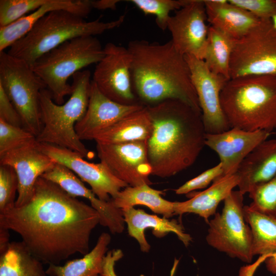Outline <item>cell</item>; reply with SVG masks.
Instances as JSON below:
<instances>
[{
	"mask_svg": "<svg viewBox=\"0 0 276 276\" xmlns=\"http://www.w3.org/2000/svg\"><path fill=\"white\" fill-rule=\"evenodd\" d=\"M42 263L22 241L10 242L0 251V276H47Z\"/></svg>",
	"mask_w": 276,
	"mask_h": 276,
	"instance_id": "cell-29",
	"label": "cell"
},
{
	"mask_svg": "<svg viewBox=\"0 0 276 276\" xmlns=\"http://www.w3.org/2000/svg\"><path fill=\"white\" fill-rule=\"evenodd\" d=\"M100 162L116 177L134 187L152 184L149 176L152 168L149 163L146 141L116 144L97 143Z\"/></svg>",
	"mask_w": 276,
	"mask_h": 276,
	"instance_id": "cell-14",
	"label": "cell"
},
{
	"mask_svg": "<svg viewBox=\"0 0 276 276\" xmlns=\"http://www.w3.org/2000/svg\"><path fill=\"white\" fill-rule=\"evenodd\" d=\"M210 26L237 40L261 20L228 0H203Z\"/></svg>",
	"mask_w": 276,
	"mask_h": 276,
	"instance_id": "cell-23",
	"label": "cell"
},
{
	"mask_svg": "<svg viewBox=\"0 0 276 276\" xmlns=\"http://www.w3.org/2000/svg\"><path fill=\"white\" fill-rule=\"evenodd\" d=\"M270 134L265 130L231 128L221 133H206L205 145L218 154L222 166V177L235 174L244 158Z\"/></svg>",
	"mask_w": 276,
	"mask_h": 276,
	"instance_id": "cell-17",
	"label": "cell"
},
{
	"mask_svg": "<svg viewBox=\"0 0 276 276\" xmlns=\"http://www.w3.org/2000/svg\"><path fill=\"white\" fill-rule=\"evenodd\" d=\"M267 269L276 274V252L268 257L265 261Z\"/></svg>",
	"mask_w": 276,
	"mask_h": 276,
	"instance_id": "cell-41",
	"label": "cell"
},
{
	"mask_svg": "<svg viewBox=\"0 0 276 276\" xmlns=\"http://www.w3.org/2000/svg\"><path fill=\"white\" fill-rule=\"evenodd\" d=\"M273 26L276 29V14L271 19Z\"/></svg>",
	"mask_w": 276,
	"mask_h": 276,
	"instance_id": "cell-42",
	"label": "cell"
},
{
	"mask_svg": "<svg viewBox=\"0 0 276 276\" xmlns=\"http://www.w3.org/2000/svg\"><path fill=\"white\" fill-rule=\"evenodd\" d=\"M260 75L276 77V29L271 20H261L235 40L231 56L230 79Z\"/></svg>",
	"mask_w": 276,
	"mask_h": 276,
	"instance_id": "cell-10",
	"label": "cell"
},
{
	"mask_svg": "<svg viewBox=\"0 0 276 276\" xmlns=\"http://www.w3.org/2000/svg\"><path fill=\"white\" fill-rule=\"evenodd\" d=\"M0 119L11 125L23 127L22 122L19 113L1 85Z\"/></svg>",
	"mask_w": 276,
	"mask_h": 276,
	"instance_id": "cell-38",
	"label": "cell"
},
{
	"mask_svg": "<svg viewBox=\"0 0 276 276\" xmlns=\"http://www.w3.org/2000/svg\"><path fill=\"white\" fill-rule=\"evenodd\" d=\"M203 0H188L171 16L167 29L175 49L181 55L203 60L209 27Z\"/></svg>",
	"mask_w": 276,
	"mask_h": 276,
	"instance_id": "cell-15",
	"label": "cell"
},
{
	"mask_svg": "<svg viewBox=\"0 0 276 276\" xmlns=\"http://www.w3.org/2000/svg\"><path fill=\"white\" fill-rule=\"evenodd\" d=\"M99 223L91 206L41 177L28 203L0 213V227L18 234L34 256L49 264L88 253L91 233Z\"/></svg>",
	"mask_w": 276,
	"mask_h": 276,
	"instance_id": "cell-1",
	"label": "cell"
},
{
	"mask_svg": "<svg viewBox=\"0 0 276 276\" xmlns=\"http://www.w3.org/2000/svg\"><path fill=\"white\" fill-rule=\"evenodd\" d=\"M222 164L219 162L214 167L207 169L196 177L187 181L175 190L176 194L182 195L206 188L211 182L221 178L223 175Z\"/></svg>",
	"mask_w": 276,
	"mask_h": 276,
	"instance_id": "cell-36",
	"label": "cell"
},
{
	"mask_svg": "<svg viewBox=\"0 0 276 276\" xmlns=\"http://www.w3.org/2000/svg\"><path fill=\"white\" fill-rule=\"evenodd\" d=\"M189 65L205 130L221 133L230 129L220 102L221 91L229 80L211 72L204 61L192 55L184 56Z\"/></svg>",
	"mask_w": 276,
	"mask_h": 276,
	"instance_id": "cell-12",
	"label": "cell"
},
{
	"mask_svg": "<svg viewBox=\"0 0 276 276\" xmlns=\"http://www.w3.org/2000/svg\"><path fill=\"white\" fill-rule=\"evenodd\" d=\"M145 106L141 103L124 105L114 102L102 93L91 80L87 108L75 125L76 133L81 141L94 140L120 119Z\"/></svg>",
	"mask_w": 276,
	"mask_h": 276,
	"instance_id": "cell-18",
	"label": "cell"
},
{
	"mask_svg": "<svg viewBox=\"0 0 276 276\" xmlns=\"http://www.w3.org/2000/svg\"><path fill=\"white\" fill-rule=\"evenodd\" d=\"M41 177L56 183L73 197L88 199L91 206L99 214V224L108 227L111 233L120 234L124 231L125 222L122 210L113 205L111 199L108 201L100 199L73 172L64 165L56 163Z\"/></svg>",
	"mask_w": 276,
	"mask_h": 276,
	"instance_id": "cell-19",
	"label": "cell"
},
{
	"mask_svg": "<svg viewBox=\"0 0 276 276\" xmlns=\"http://www.w3.org/2000/svg\"><path fill=\"white\" fill-rule=\"evenodd\" d=\"M125 19L123 14L108 22L100 18L87 21L67 11H53L39 19L7 52L31 66L38 58L64 42L79 37L100 35L120 26Z\"/></svg>",
	"mask_w": 276,
	"mask_h": 276,
	"instance_id": "cell-5",
	"label": "cell"
},
{
	"mask_svg": "<svg viewBox=\"0 0 276 276\" xmlns=\"http://www.w3.org/2000/svg\"><path fill=\"white\" fill-rule=\"evenodd\" d=\"M36 140V137L23 127L15 126L0 119V156Z\"/></svg>",
	"mask_w": 276,
	"mask_h": 276,
	"instance_id": "cell-33",
	"label": "cell"
},
{
	"mask_svg": "<svg viewBox=\"0 0 276 276\" xmlns=\"http://www.w3.org/2000/svg\"><path fill=\"white\" fill-rule=\"evenodd\" d=\"M72 77V94L62 104L54 102L47 88L40 91L39 104L42 127L36 140L39 143L69 149L87 158L90 152L78 137L75 127L87 108L91 73L88 70L80 71Z\"/></svg>",
	"mask_w": 276,
	"mask_h": 276,
	"instance_id": "cell-6",
	"label": "cell"
},
{
	"mask_svg": "<svg viewBox=\"0 0 276 276\" xmlns=\"http://www.w3.org/2000/svg\"><path fill=\"white\" fill-rule=\"evenodd\" d=\"M18 180L14 169L8 165L0 166V213L15 206Z\"/></svg>",
	"mask_w": 276,
	"mask_h": 276,
	"instance_id": "cell-35",
	"label": "cell"
},
{
	"mask_svg": "<svg viewBox=\"0 0 276 276\" xmlns=\"http://www.w3.org/2000/svg\"><path fill=\"white\" fill-rule=\"evenodd\" d=\"M146 106L152 125L147 141L151 175L168 177L191 167L205 146L201 112L175 99Z\"/></svg>",
	"mask_w": 276,
	"mask_h": 276,
	"instance_id": "cell-2",
	"label": "cell"
},
{
	"mask_svg": "<svg viewBox=\"0 0 276 276\" xmlns=\"http://www.w3.org/2000/svg\"><path fill=\"white\" fill-rule=\"evenodd\" d=\"M92 9L89 0H49L30 14L0 28V52L5 51L26 35L39 19L51 11L63 10L84 18Z\"/></svg>",
	"mask_w": 276,
	"mask_h": 276,
	"instance_id": "cell-21",
	"label": "cell"
},
{
	"mask_svg": "<svg viewBox=\"0 0 276 276\" xmlns=\"http://www.w3.org/2000/svg\"><path fill=\"white\" fill-rule=\"evenodd\" d=\"M152 125L147 107L130 113L98 134L96 143L116 144L147 141Z\"/></svg>",
	"mask_w": 276,
	"mask_h": 276,
	"instance_id": "cell-25",
	"label": "cell"
},
{
	"mask_svg": "<svg viewBox=\"0 0 276 276\" xmlns=\"http://www.w3.org/2000/svg\"><path fill=\"white\" fill-rule=\"evenodd\" d=\"M104 55V47L95 36H87L67 41L38 58L31 66L43 81L54 102L64 103L72 94L69 78L81 69L98 63Z\"/></svg>",
	"mask_w": 276,
	"mask_h": 276,
	"instance_id": "cell-7",
	"label": "cell"
},
{
	"mask_svg": "<svg viewBox=\"0 0 276 276\" xmlns=\"http://www.w3.org/2000/svg\"><path fill=\"white\" fill-rule=\"evenodd\" d=\"M129 235L139 243L141 250L148 252L150 245L145 235V230L152 228L153 235L163 237L169 233H174L186 246L192 241L191 236L186 233L182 225L175 220H170L165 217L146 213L143 210L131 208L122 210Z\"/></svg>",
	"mask_w": 276,
	"mask_h": 276,
	"instance_id": "cell-22",
	"label": "cell"
},
{
	"mask_svg": "<svg viewBox=\"0 0 276 276\" xmlns=\"http://www.w3.org/2000/svg\"><path fill=\"white\" fill-rule=\"evenodd\" d=\"M243 199L239 190L232 191L223 201L221 213L209 221L206 241L216 250L249 263L254 257L252 234L245 219Z\"/></svg>",
	"mask_w": 276,
	"mask_h": 276,
	"instance_id": "cell-9",
	"label": "cell"
},
{
	"mask_svg": "<svg viewBox=\"0 0 276 276\" xmlns=\"http://www.w3.org/2000/svg\"><path fill=\"white\" fill-rule=\"evenodd\" d=\"M246 222L252 234V254L259 255L263 262L276 252V215H271L244 206Z\"/></svg>",
	"mask_w": 276,
	"mask_h": 276,
	"instance_id": "cell-27",
	"label": "cell"
},
{
	"mask_svg": "<svg viewBox=\"0 0 276 276\" xmlns=\"http://www.w3.org/2000/svg\"><path fill=\"white\" fill-rule=\"evenodd\" d=\"M120 2L121 1L118 0L91 1V4L93 8L99 10H115L117 4Z\"/></svg>",
	"mask_w": 276,
	"mask_h": 276,
	"instance_id": "cell-39",
	"label": "cell"
},
{
	"mask_svg": "<svg viewBox=\"0 0 276 276\" xmlns=\"http://www.w3.org/2000/svg\"><path fill=\"white\" fill-rule=\"evenodd\" d=\"M260 20H271L276 14V0H228Z\"/></svg>",
	"mask_w": 276,
	"mask_h": 276,
	"instance_id": "cell-37",
	"label": "cell"
},
{
	"mask_svg": "<svg viewBox=\"0 0 276 276\" xmlns=\"http://www.w3.org/2000/svg\"><path fill=\"white\" fill-rule=\"evenodd\" d=\"M104 51L103 57L96 64L92 81L102 93L114 102L124 105L141 103L133 90L132 57L127 47L108 42Z\"/></svg>",
	"mask_w": 276,
	"mask_h": 276,
	"instance_id": "cell-11",
	"label": "cell"
},
{
	"mask_svg": "<svg viewBox=\"0 0 276 276\" xmlns=\"http://www.w3.org/2000/svg\"><path fill=\"white\" fill-rule=\"evenodd\" d=\"M235 41L231 37L209 26L203 60L211 72L228 79Z\"/></svg>",
	"mask_w": 276,
	"mask_h": 276,
	"instance_id": "cell-30",
	"label": "cell"
},
{
	"mask_svg": "<svg viewBox=\"0 0 276 276\" xmlns=\"http://www.w3.org/2000/svg\"><path fill=\"white\" fill-rule=\"evenodd\" d=\"M111 241L110 235L103 233L93 249L80 259L68 261L63 266L51 264L46 270L49 276H101L104 258Z\"/></svg>",
	"mask_w": 276,
	"mask_h": 276,
	"instance_id": "cell-26",
	"label": "cell"
},
{
	"mask_svg": "<svg viewBox=\"0 0 276 276\" xmlns=\"http://www.w3.org/2000/svg\"><path fill=\"white\" fill-rule=\"evenodd\" d=\"M252 202L248 205L252 210L276 215V175L249 193Z\"/></svg>",
	"mask_w": 276,
	"mask_h": 276,
	"instance_id": "cell-34",
	"label": "cell"
},
{
	"mask_svg": "<svg viewBox=\"0 0 276 276\" xmlns=\"http://www.w3.org/2000/svg\"><path fill=\"white\" fill-rule=\"evenodd\" d=\"M235 174L214 181L206 190L194 193L191 198L182 202H173L174 215L194 213L203 218L208 223L209 218L216 213L219 204L229 195L239 182Z\"/></svg>",
	"mask_w": 276,
	"mask_h": 276,
	"instance_id": "cell-24",
	"label": "cell"
},
{
	"mask_svg": "<svg viewBox=\"0 0 276 276\" xmlns=\"http://www.w3.org/2000/svg\"><path fill=\"white\" fill-rule=\"evenodd\" d=\"M220 102L230 128L271 133L276 130V77L229 79L221 91Z\"/></svg>",
	"mask_w": 276,
	"mask_h": 276,
	"instance_id": "cell-4",
	"label": "cell"
},
{
	"mask_svg": "<svg viewBox=\"0 0 276 276\" xmlns=\"http://www.w3.org/2000/svg\"><path fill=\"white\" fill-rule=\"evenodd\" d=\"M127 48L133 90L141 103L150 106L175 99L201 111L189 65L171 40L161 44L136 39Z\"/></svg>",
	"mask_w": 276,
	"mask_h": 276,
	"instance_id": "cell-3",
	"label": "cell"
},
{
	"mask_svg": "<svg viewBox=\"0 0 276 276\" xmlns=\"http://www.w3.org/2000/svg\"><path fill=\"white\" fill-rule=\"evenodd\" d=\"M49 0H1L0 28L8 26L32 12Z\"/></svg>",
	"mask_w": 276,
	"mask_h": 276,
	"instance_id": "cell-32",
	"label": "cell"
},
{
	"mask_svg": "<svg viewBox=\"0 0 276 276\" xmlns=\"http://www.w3.org/2000/svg\"><path fill=\"white\" fill-rule=\"evenodd\" d=\"M236 173L239 191L249 193L276 175V139H266L258 145L242 162Z\"/></svg>",
	"mask_w": 276,
	"mask_h": 276,
	"instance_id": "cell-20",
	"label": "cell"
},
{
	"mask_svg": "<svg viewBox=\"0 0 276 276\" xmlns=\"http://www.w3.org/2000/svg\"><path fill=\"white\" fill-rule=\"evenodd\" d=\"M55 163L40 150L37 140L0 156L1 165L12 167L18 177V196L15 206H22L29 201L37 180Z\"/></svg>",
	"mask_w": 276,
	"mask_h": 276,
	"instance_id": "cell-16",
	"label": "cell"
},
{
	"mask_svg": "<svg viewBox=\"0 0 276 276\" xmlns=\"http://www.w3.org/2000/svg\"><path fill=\"white\" fill-rule=\"evenodd\" d=\"M9 229L0 227V251L5 249L10 242Z\"/></svg>",
	"mask_w": 276,
	"mask_h": 276,
	"instance_id": "cell-40",
	"label": "cell"
},
{
	"mask_svg": "<svg viewBox=\"0 0 276 276\" xmlns=\"http://www.w3.org/2000/svg\"><path fill=\"white\" fill-rule=\"evenodd\" d=\"M0 85L19 113L23 128L36 137L42 129L40 91L47 88L24 60L0 52Z\"/></svg>",
	"mask_w": 276,
	"mask_h": 276,
	"instance_id": "cell-8",
	"label": "cell"
},
{
	"mask_svg": "<svg viewBox=\"0 0 276 276\" xmlns=\"http://www.w3.org/2000/svg\"><path fill=\"white\" fill-rule=\"evenodd\" d=\"M41 151L56 163L64 165L82 181L87 183L101 200L109 201L122 189L129 186L116 177L102 162L95 164L85 160L79 153L60 146L38 142Z\"/></svg>",
	"mask_w": 276,
	"mask_h": 276,
	"instance_id": "cell-13",
	"label": "cell"
},
{
	"mask_svg": "<svg viewBox=\"0 0 276 276\" xmlns=\"http://www.w3.org/2000/svg\"><path fill=\"white\" fill-rule=\"evenodd\" d=\"M162 194V191L153 189L148 184H143L125 188L111 200L116 207L121 210L142 205L169 218L174 215L173 202L163 198Z\"/></svg>",
	"mask_w": 276,
	"mask_h": 276,
	"instance_id": "cell-28",
	"label": "cell"
},
{
	"mask_svg": "<svg viewBox=\"0 0 276 276\" xmlns=\"http://www.w3.org/2000/svg\"><path fill=\"white\" fill-rule=\"evenodd\" d=\"M141 10L145 15H154L158 27L164 31L167 29L170 13L184 6L188 0H130L128 1Z\"/></svg>",
	"mask_w": 276,
	"mask_h": 276,
	"instance_id": "cell-31",
	"label": "cell"
}]
</instances>
